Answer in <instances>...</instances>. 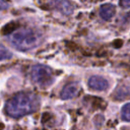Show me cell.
Returning <instances> with one entry per match:
<instances>
[{
    "label": "cell",
    "mask_w": 130,
    "mask_h": 130,
    "mask_svg": "<svg viewBox=\"0 0 130 130\" xmlns=\"http://www.w3.org/2000/svg\"><path fill=\"white\" fill-rule=\"evenodd\" d=\"M78 92V85L76 83H69L63 87L60 92V96L63 100H68L75 96Z\"/></svg>",
    "instance_id": "cell-6"
},
{
    "label": "cell",
    "mask_w": 130,
    "mask_h": 130,
    "mask_svg": "<svg viewBox=\"0 0 130 130\" xmlns=\"http://www.w3.org/2000/svg\"><path fill=\"white\" fill-rule=\"evenodd\" d=\"M8 7H9V4H8L7 1H5V0H0V11L7 9Z\"/></svg>",
    "instance_id": "cell-10"
},
{
    "label": "cell",
    "mask_w": 130,
    "mask_h": 130,
    "mask_svg": "<svg viewBox=\"0 0 130 130\" xmlns=\"http://www.w3.org/2000/svg\"><path fill=\"white\" fill-rule=\"evenodd\" d=\"M115 12H116L115 6L110 3H106L102 5L100 8V15L105 20H110L115 15Z\"/></svg>",
    "instance_id": "cell-7"
},
{
    "label": "cell",
    "mask_w": 130,
    "mask_h": 130,
    "mask_svg": "<svg viewBox=\"0 0 130 130\" xmlns=\"http://www.w3.org/2000/svg\"><path fill=\"white\" fill-rule=\"evenodd\" d=\"M88 86L94 90H105L108 88L109 83L104 77L93 75L88 79Z\"/></svg>",
    "instance_id": "cell-5"
},
{
    "label": "cell",
    "mask_w": 130,
    "mask_h": 130,
    "mask_svg": "<svg viewBox=\"0 0 130 130\" xmlns=\"http://www.w3.org/2000/svg\"><path fill=\"white\" fill-rule=\"evenodd\" d=\"M11 57H12V53L9 50H7L5 47L0 46V61L9 59Z\"/></svg>",
    "instance_id": "cell-9"
},
{
    "label": "cell",
    "mask_w": 130,
    "mask_h": 130,
    "mask_svg": "<svg viewBox=\"0 0 130 130\" xmlns=\"http://www.w3.org/2000/svg\"><path fill=\"white\" fill-rule=\"evenodd\" d=\"M31 80L41 87L49 86L54 81V76L51 69L45 65H35L30 70Z\"/></svg>",
    "instance_id": "cell-3"
},
{
    "label": "cell",
    "mask_w": 130,
    "mask_h": 130,
    "mask_svg": "<svg viewBox=\"0 0 130 130\" xmlns=\"http://www.w3.org/2000/svg\"><path fill=\"white\" fill-rule=\"evenodd\" d=\"M121 116H122L123 120L130 121V103L123 106V108L121 110Z\"/></svg>",
    "instance_id": "cell-8"
},
{
    "label": "cell",
    "mask_w": 130,
    "mask_h": 130,
    "mask_svg": "<svg viewBox=\"0 0 130 130\" xmlns=\"http://www.w3.org/2000/svg\"><path fill=\"white\" fill-rule=\"evenodd\" d=\"M40 101L37 95L27 92H19L12 96L5 106V112L12 118H19L36 112L39 109Z\"/></svg>",
    "instance_id": "cell-1"
},
{
    "label": "cell",
    "mask_w": 130,
    "mask_h": 130,
    "mask_svg": "<svg viewBox=\"0 0 130 130\" xmlns=\"http://www.w3.org/2000/svg\"><path fill=\"white\" fill-rule=\"evenodd\" d=\"M51 5L63 14L69 15L73 12V6L67 0H50Z\"/></svg>",
    "instance_id": "cell-4"
},
{
    "label": "cell",
    "mask_w": 130,
    "mask_h": 130,
    "mask_svg": "<svg viewBox=\"0 0 130 130\" xmlns=\"http://www.w3.org/2000/svg\"><path fill=\"white\" fill-rule=\"evenodd\" d=\"M120 4L122 7L128 8V7H130V0H120Z\"/></svg>",
    "instance_id": "cell-11"
},
{
    "label": "cell",
    "mask_w": 130,
    "mask_h": 130,
    "mask_svg": "<svg viewBox=\"0 0 130 130\" xmlns=\"http://www.w3.org/2000/svg\"><path fill=\"white\" fill-rule=\"evenodd\" d=\"M10 43L19 50L27 51L38 47L42 42V35L31 28H21L9 36Z\"/></svg>",
    "instance_id": "cell-2"
}]
</instances>
